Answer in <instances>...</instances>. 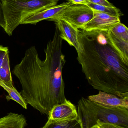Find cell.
I'll list each match as a JSON object with an SVG mask.
<instances>
[{
    "instance_id": "6da1fadb",
    "label": "cell",
    "mask_w": 128,
    "mask_h": 128,
    "mask_svg": "<svg viewBox=\"0 0 128 128\" xmlns=\"http://www.w3.org/2000/svg\"><path fill=\"white\" fill-rule=\"evenodd\" d=\"M62 40L56 27L53 38L44 50L45 59L41 60L35 46H31L13 70L21 84L20 93L26 103L43 114L48 115L54 105L66 99L62 74L66 62Z\"/></svg>"
},
{
    "instance_id": "7a4b0ae2",
    "label": "cell",
    "mask_w": 128,
    "mask_h": 128,
    "mask_svg": "<svg viewBox=\"0 0 128 128\" xmlns=\"http://www.w3.org/2000/svg\"><path fill=\"white\" fill-rule=\"evenodd\" d=\"M107 31L79 30L77 60L94 88L128 99V64L111 45Z\"/></svg>"
},
{
    "instance_id": "3957f363",
    "label": "cell",
    "mask_w": 128,
    "mask_h": 128,
    "mask_svg": "<svg viewBox=\"0 0 128 128\" xmlns=\"http://www.w3.org/2000/svg\"><path fill=\"white\" fill-rule=\"evenodd\" d=\"M77 107L82 128H91L97 122L128 128V109L125 108L104 106L85 98L79 100Z\"/></svg>"
},
{
    "instance_id": "277c9868",
    "label": "cell",
    "mask_w": 128,
    "mask_h": 128,
    "mask_svg": "<svg viewBox=\"0 0 128 128\" xmlns=\"http://www.w3.org/2000/svg\"><path fill=\"white\" fill-rule=\"evenodd\" d=\"M60 0H2L5 21L4 30L11 36L28 16L55 6Z\"/></svg>"
},
{
    "instance_id": "5b68a950",
    "label": "cell",
    "mask_w": 128,
    "mask_h": 128,
    "mask_svg": "<svg viewBox=\"0 0 128 128\" xmlns=\"http://www.w3.org/2000/svg\"><path fill=\"white\" fill-rule=\"evenodd\" d=\"M94 16V10L85 4H71L54 18L65 20L77 29L83 27Z\"/></svg>"
},
{
    "instance_id": "8992f818",
    "label": "cell",
    "mask_w": 128,
    "mask_h": 128,
    "mask_svg": "<svg viewBox=\"0 0 128 128\" xmlns=\"http://www.w3.org/2000/svg\"><path fill=\"white\" fill-rule=\"evenodd\" d=\"M121 22L120 17L94 10V16L86 23L82 30L109 31L115 25Z\"/></svg>"
},
{
    "instance_id": "52a82bcc",
    "label": "cell",
    "mask_w": 128,
    "mask_h": 128,
    "mask_svg": "<svg viewBox=\"0 0 128 128\" xmlns=\"http://www.w3.org/2000/svg\"><path fill=\"white\" fill-rule=\"evenodd\" d=\"M48 116V120L54 122H67L78 118L76 107L67 99L63 103L54 105Z\"/></svg>"
},
{
    "instance_id": "ba28073f",
    "label": "cell",
    "mask_w": 128,
    "mask_h": 128,
    "mask_svg": "<svg viewBox=\"0 0 128 128\" xmlns=\"http://www.w3.org/2000/svg\"><path fill=\"white\" fill-rule=\"evenodd\" d=\"M71 4L69 2H64L59 5H55L32 14L23 18L20 24H36L43 20H49L56 16Z\"/></svg>"
},
{
    "instance_id": "9c48e42d",
    "label": "cell",
    "mask_w": 128,
    "mask_h": 128,
    "mask_svg": "<svg viewBox=\"0 0 128 128\" xmlns=\"http://www.w3.org/2000/svg\"><path fill=\"white\" fill-rule=\"evenodd\" d=\"M48 20L54 21L56 27L60 32V36L62 39L67 41L70 46H74L76 51L78 50L79 47L78 36L79 30L61 19L53 18Z\"/></svg>"
},
{
    "instance_id": "30bf717a",
    "label": "cell",
    "mask_w": 128,
    "mask_h": 128,
    "mask_svg": "<svg viewBox=\"0 0 128 128\" xmlns=\"http://www.w3.org/2000/svg\"><path fill=\"white\" fill-rule=\"evenodd\" d=\"M88 98L92 101L104 106L122 107L128 109V99L121 98L105 92L99 91L98 94L90 96Z\"/></svg>"
},
{
    "instance_id": "8fae6325",
    "label": "cell",
    "mask_w": 128,
    "mask_h": 128,
    "mask_svg": "<svg viewBox=\"0 0 128 128\" xmlns=\"http://www.w3.org/2000/svg\"><path fill=\"white\" fill-rule=\"evenodd\" d=\"M25 117L22 114L10 112L0 118V128H25Z\"/></svg>"
},
{
    "instance_id": "7c38bea8",
    "label": "cell",
    "mask_w": 128,
    "mask_h": 128,
    "mask_svg": "<svg viewBox=\"0 0 128 128\" xmlns=\"http://www.w3.org/2000/svg\"><path fill=\"white\" fill-rule=\"evenodd\" d=\"M107 38L124 63L128 64V40L116 36L109 31L107 32Z\"/></svg>"
},
{
    "instance_id": "4fadbf2b",
    "label": "cell",
    "mask_w": 128,
    "mask_h": 128,
    "mask_svg": "<svg viewBox=\"0 0 128 128\" xmlns=\"http://www.w3.org/2000/svg\"><path fill=\"white\" fill-rule=\"evenodd\" d=\"M0 86L3 87L8 93V95L6 96V98L8 100H13L20 104L24 109L26 110L27 109L28 104L26 103L21 94L14 86L13 87L8 86L2 81H0Z\"/></svg>"
},
{
    "instance_id": "5bb4252c",
    "label": "cell",
    "mask_w": 128,
    "mask_h": 128,
    "mask_svg": "<svg viewBox=\"0 0 128 128\" xmlns=\"http://www.w3.org/2000/svg\"><path fill=\"white\" fill-rule=\"evenodd\" d=\"M42 128H82L79 118L67 122H51L48 120Z\"/></svg>"
},
{
    "instance_id": "9a60e30c",
    "label": "cell",
    "mask_w": 128,
    "mask_h": 128,
    "mask_svg": "<svg viewBox=\"0 0 128 128\" xmlns=\"http://www.w3.org/2000/svg\"><path fill=\"white\" fill-rule=\"evenodd\" d=\"M86 5L94 11L104 13L109 15L119 17L122 15L119 9H118L115 6L113 7L107 6L94 4L89 2L87 3Z\"/></svg>"
},
{
    "instance_id": "2e32d148",
    "label": "cell",
    "mask_w": 128,
    "mask_h": 128,
    "mask_svg": "<svg viewBox=\"0 0 128 128\" xmlns=\"http://www.w3.org/2000/svg\"><path fill=\"white\" fill-rule=\"evenodd\" d=\"M8 47L0 46V70L4 66L10 64Z\"/></svg>"
},
{
    "instance_id": "e0dca14e",
    "label": "cell",
    "mask_w": 128,
    "mask_h": 128,
    "mask_svg": "<svg viewBox=\"0 0 128 128\" xmlns=\"http://www.w3.org/2000/svg\"><path fill=\"white\" fill-rule=\"evenodd\" d=\"M88 2L102 6H114L112 4L109 2L107 0H88Z\"/></svg>"
},
{
    "instance_id": "ac0fdd59",
    "label": "cell",
    "mask_w": 128,
    "mask_h": 128,
    "mask_svg": "<svg viewBox=\"0 0 128 128\" xmlns=\"http://www.w3.org/2000/svg\"><path fill=\"white\" fill-rule=\"evenodd\" d=\"M0 26L4 30L5 28V21L2 0H0Z\"/></svg>"
},
{
    "instance_id": "d6986e66",
    "label": "cell",
    "mask_w": 128,
    "mask_h": 128,
    "mask_svg": "<svg viewBox=\"0 0 128 128\" xmlns=\"http://www.w3.org/2000/svg\"><path fill=\"white\" fill-rule=\"evenodd\" d=\"M97 124L103 128H128L112 123H103L97 122Z\"/></svg>"
},
{
    "instance_id": "ffe728a7",
    "label": "cell",
    "mask_w": 128,
    "mask_h": 128,
    "mask_svg": "<svg viewBox=\"0 0 128 128\" xmlns=\"http://www.w3.org/2000/svg\"><path fill=\"white\" fill-rule=\"evenodd\" d=\"M71 4H85L88 3V0H67Z\"/></svg>"
},
{
    "instance_id": "44dd1931",
    "label": "cell",
    "mask_w": 128,
    "mask_h": 128,
    "mask_svg": "<svg viewBox=\"0 0 128 128\" xmlns=\"http://www.w3.org/2000/svg\"><path fill=\"white\" fill-rule=\"evenodd\" d=\"M91 128H101V126H100L98 125L97 124H96L95 125L93 126V127H92Z\"/></svg>"
}]
</instances>
